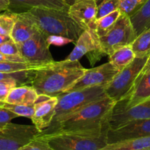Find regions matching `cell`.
Returning <instances> with one entry per match:
<instances>
[{
    "label": "cell",
    "mask_w": 150,
    "mask_h": 150,
    "mask_svg": "<svg viewBox=\"0 0 150 150\" xmlns=\"http://www.w3.org/2000/svg\"><path fill=\"white\" fill-rule=\"evenodd\" d=\"M0 107L9 110L18 117H26L31 119L34 114V104L32 105H17L6 102H0Z\"/></svg>",
    "instance_id": "d4e9b609"
},
{
    "label": "cell",
    "mask_w": 150,
    "mask_h": 150,
    "mask_svg": "<svg viewBox=\"0 0 150 150\" xmlns=\"http://www.w3.org/2000/svg\"><path fill=\"white\" fill-rule=\"evenodd\" d=\"M10 39V36H6V35H0V45H1V44H2L3 42L9 40Z\"/></svg>",
    "instance_id": "74e56055"
},
{
    "label": "cell",
    "mask_w": 150,
    "mask_h": 150,
    "mask_svg": "<svg viewBox=\"0 0 150 150\" xmlns=\"http://www.w3.org/2000/svg\"><path fill=\"white\" fill-rule=\"evenodd\" d=\"M106 86H95L85 88L79 90L65 92L57 96L58 102L55 108L53 120L48 128L39 135L49 134L53 130L74 114L77 112L89 103L99 100L107 96L105 94Z\"/></svg>",
    "instance_id": "5b68a950"
},
{
    "label": "cell",
    "mask_w": 150,
    "mask_h": 150,
    "mask_svg": "<svg viewBox=\"0 0 150 150\" xmlns=\"http://www.w3.org/2000/svg\"><path fill=\"white\" fill-rule=\"evenodd\" d=\"M147 0H119V10L130 17L138 11Z\"/></svg>",
    "instance_id": "4316f807"
},
{
    "label": "cell",
    "mask_w": 150,
    "mask_h": 150,
    "mask_svg": "<svg viewBox=\"0 0 150 150\" xmlns=\"http://www.w3.org/2000/svg\"><path fill=\"white\" fill-rule=\"evenodd\" d=\"M115 104L116 102L107 96L91 103L65 120L51 133L98 130L110 127V119Z\"/></svg>",
    "instance_id": "3957f363"
},
{
    "label": "cell",
    "mask_w": 150,
    "mask_h": 150,
    "mask_svg": "<svg viewBox=\"0 0 150 150\" xmlns=\"http://www.w3.org/2000/svg\"><path fill=\"white\" fill-rule=\"evenodd\" d=\"M120 70L110 62L92 69H86L85 73L66 92L79 90L95 86H107Z\"/></svg>",
    "instance_id": "8fae6325"
},
{
    "label": "cell",
    "mask_w": 150,
    "mask_h": 150,
    "mask_svg": "<svg viewBox=\"0 0 150 150\" xmlns=\"http://www.w3.org/2000/svg\"><path fill=\"white\" fill-rule=\"evenodd\" d=\"M119 9V0H102L97 6L96 20Z\"/></svg>",
    "instance_id": "83f0119b"
},
{
    "label": "cell",
    "mask_w": 150,
    "mask_h": 150,
    "mask_svg": "<svg viewBox=\"0 0 150 150\" xmlns=\"http://www.w3.org/2000/svg\"><path fill=\"white\" fill-rule=\"evenodd\" d=\"M149 54L143 57H135L129 65L120 70L112 81L105 86L106 95L116 103L123 100L133 87Z\"/></svg>",
    "instance_id": "8992f818"
},
{
    "label": "cell",
    "mask_w": 150,
    "mask_h": 150,
    "mask_svg": "<svg viewBox=\"0 0 150 150\" xmlns=\"http://www.w3.org/2000/svg\"><path fill=\"white\" fill-rule=\"evenodd\" d=\"M150 136V119L129 122L116 128H109L107 133V144L126 139Z\"/></svg>",
    "instance_id": "7c38bea8"
},
{
    "label": "cell",
    "mask_w": 150,
    "mask_h": 150,
    "mask_svg": "<svg viewBox=\"0 0 150 150\" xmlns=\"http://www.w3.org/2000/svg\"><path fill=\"white\" fill-rule=\"evenodd\" d=\"M137 36L150 28V0H147L142 7L129 17Z\"/></svg>",
    "instance_id": "ffe728a7"
},
{
    "label": "cell",
    "mask_w": 150,
    "mask_h": 150,
    "mask_svg": "<svg viewBox=\"0 0 150 150\" xmlns=\"http://www.w3.org/2000/svg\"><path fill=\"white\" fill-rule=\"evenodd\" d=\"M108 57L109 62L119 70H121L133 61L135 54L131 45H128L116 50Z\"/></svg>",
    "instance_id": "7402d4cb"
},
{
    "label": "cell",
    "mask_w": 150,
    "mask_h": 150,
    "mask_svg": "<svg viewBox=\"0 0 150 150\" xmlns=\"http://www.w3.org/2000/svg\"><path fill=\"white\" fill-rule=\"evenodd\" d=\"M110 127L92 130L59 131L39 135L48 141L54 150H100L107 144Z\"/></svg>",
    "instance_id": "277c9868"
},
{
    "label": "cell",
    "mask_w": 150,
    "mask_h": 150,
    "mask_svg": "<svg viewBox=\"0 0 150 150\" xmlns=\"http://www.w3.org/2000/svg\"><path fill=\"white\" fill-rule=\"evenodd\" d=\"M85 70L79 60L54 61L34 70L31 86L38 95L57 97L65 93Z\"/></svg>",
    "instance_id": "6da1fadb"
},
{
    "label": "cell",
    "mask_w": 150,
    "mask_h": 150,
    "mask_svg": "<svg viewBox=\"0 0 150 150\" xmlns=\"http://www.w3.org/2000/svg\"><path fill=\"white\" fill-rule=\"evenodd\" d=\"M97 2L96 0H78L70 5L68 13L83 30L96 27Z\"/></svg>",
    "instance_id": "4fadbf2b"
},
{
    "label": "cell",
    "mask_w": 150,
    "mask_h": 150,
    "mask_svg": "<svg viewBox=\"0 0 150 150\" xmlns=\"http://www.w3.org/2000/svg\"><path fill=\"white\" fill-rule=\"evenodd\" d=\"M20 55L34 69L54 62L48 39L39 31L25 42L18 45Z\"/></svg>",
    "instance_id": "ba28073f"
},
{
    "label": "cell",
    "mask_w": 150,
    "mask_h": 150,
    "mask_svg": "<svg viewBox=\"0 0 150 150\" xmlns=\"http://www.w3.org/2000/svg\"><path fill=\"white\" fill-rule=\"evenodd\" d=\"M76 1H78V0H66V2L68 5L70 6V5H71L72 4H74V3ZM96 1L97 4H99L101 1H102V0H96Z\"/></svg>",
    "instance_id": "f35d334b"
},
{
    "label": "cell",
    "mask_w": 150,
    "mask_h": 150,
    "mask_svg": "<svg viewBox=\"0 0 150 150\" xmlns=\"http://www.w3.org/2000/svg\"><path fill=\"white\" fill-rule=\"evenodd\" d=\"M138 150H150V148H149V149H138Z\"/></svg>",
    "instance_id": "ab89813d"
},
{
    "label": "cell",
    "mask_w": 150,
    "mask_h": 150,
    "mask_svg": "<svg viewBox=\"0 0 150 150\" xmlns=\"http://www.w3.org/2000/svg\"><path fill=\"white\" fill-rule=\"evenodd\" d=\"M149 148L150 136H146L107 144L100 150H138Z\"/></svg>",
    "instance_id": "44dd1931"
},
{
    "label": "cell",
    "mask_w": 150,
    "mask_h": 150,
    "mask_svg": "<svg viewBox=\"0 0 150 150\" xmlns=\"http://www.w3.org/2000/svg\"><path fill=\"white\" fill-rule=\"evenodd\" d=\"M150 98V73L137 79L133 87L121 100L116 103L113 109H126Z\"/></svg>",
    "instance_id": "2e32d148"
},
{
    "label": "cell",
    "mask_w": 150,
    "mask_h": 150,
    "mask_svg": "<svg viewBox=\"0 0 150 150\" xmlns=\"http://www.w3.org/2000/svg\"><path fill=\"white\" fill-rule=\"evenodd\" d=\"M136 38L129 17L121 13L113 27L99 38V41L104 54L109 56L125 45H131Z\"/></svg>",
    "instance_id": "52a82bcc"
},
{
    "label": "cell",
    "mask_w": 150,
    "mask_h": 150,
    "mask_svg": "<svg viewBox=\"0 0 150 150\" xmlns=\"http://www.w3.org/2000/svg\"><path fill=\"white\" fill-rule=\"evenodd\" d=\"M148 73H150V54L149 56V58L148 59H147L146 63V64L144 65V68L142 69V70H141V73H140L138 78L141 77V76H144V75L148 74Z\"/></svg>",
    "instance_id": "d590c367"
},
{
    "label": "cell",
    "mask_w": 150,
    "mask_h": 150,
    "mask_svg": "<svg viewBox=\"0 0 150 150\" xmlns=\"http://www.w3.org/2000/svg\"><path fill=\"white\" fill-rule=\"evenodd\" d=\"M135 57H143L150 54V28L137 36L131 44Z\"/></svg>",
    "instance_id": "603a6c76"
},
{
    "label": "cell",
    "mask_w": 150,
    "mask_h": 150,
    "mask_svg": "<svg viewBox=\"0 0 150 150\" xmlns=\"http://www.w3.org/2000/svg\"><path fill=\"white\" fill-rule=\"evenodd\" d=\"M38 29L26 18L19 13L16 14V21L10 37L17 45L30 38L38 32Z\"/></svg>",
    "instance_id": "ac0fdd59"
},
{
    "label": "cell",
    "mask_w": 150,
    "mask_h": 150,
    "mask_svg": "<svg viewBox=\"0 0 150 150\" xmlns=\"http://www.w3.org/2000/svg\"><path fill=\"white\" fill-rule=\"evenodd\" d=\"M70 6L66 0H9L7 11L13 13H25L35 7L50 8L68 11Z\"/></svg>",
    "instance_id": "e0dca14e"
},
{
    "label": "cell",
    "mask_w": 150,
    "mask_h": 150,
    "mask_svg": "<svg viewBox=\"0 0 150 150\" xmlns=\"http://www.w3.org/2000/svg\"><path fill=\"white\" fill-rule=\"evenodd\" d=\"M147 119H150V98L126 109H113L110 127L116 128L133 120Z\"/></svg>",
    "instance_id": "9a60e30c"
},
{
    "label": "cell",
    "mask_w": 150,
    "mask_h": 150,
    "mask_svg": "<svg viewBox=\"0 0 150 150\" xmlns=\"http://www.w3.org/2000/svg\"><path fill=\"white\" fill-rule=\"evenodd\" d=\"M16 117H18V116L14 113L0 107V130Z\"/></svg>",
    "instance_id": "836d02e7"
},
{
    "label": "cell",
    "mask_w": 150,
    "mask_h": 150,
    "mask_svg": "<svg viewBox=\"0 0 150 150\" xmlns=\"http://www.w3.org/2000/svg\"><path fill=\"white\" fill-rule=\"evenodd\" d=\"M39 134L34 125L9 122L0 130V150H19Z\"/></svg>",
    "instance_id": "9c48e42d"
},
{
    "label": "cell",
    "mask_w": 150,
    "mask_h": 150,
    "mask_svg": "<svg viewBox=\"0 0 150 150\" xmlns=\"http://www.w3.org/2000/svg\"><path fill=\"white\" fill-rule=\"evenodd\" d=\"M35 70L26 63L9 62H0V72L1 73H18V72L28 71Z\"/></svg>",
    "instance_id": "f546056e"
},
{
    "label": "cell",
    "mask_w": 150,
    "mask_h": 150,
    "mask_svg": "<svg viewBox=\"0 0 150 150\" xmlns=\"http://www.w3.org/2000/svg\"><path fill=\"white\" fill-rule=\"evenodd\" d=\"M121 14V13L119 9V10H115L113 13L96 20V31L99 38L104 36L113 27Z\"/></svg>",
    "instance_id": "cb8c5ba5"
},
{
    "label": "cell",
    "mask_w": 150,
    "mask_h": 150,
    "mask_svg": "<svg viewBox=\"0 0 150 150\" xmlns=\"http://www.w3.org/2000/svg\"><path fill=\"white\" fill-rule=\"evenodd\" d=\"M34 76V70L28 71L18 72V73H1L0 72V81L6 79H16L22 85L31 83Z\"/></svg>",
    "instance_id": "f1b7e54d"
},
{
    "label": "cell",
    "mask_w": 150,
    "mask_h": 150,
    "mask_svg": "<svg viewBox=\"0 0 150 150\" xmlns=\"http://www.w3.org/2000/svg\"><path fill=\"white\" fill-rule=\"evenodd\" d=\"M0 53L4 55L12 56V57L21 56L18 45L11 38L0 45Z\"/></svg>",
    "instance_id": "d6a6232c"
},
{
    "label": "cell",
    "mask_w": 150,
    "mask_h": 150,
    "mask_svg": "<svg viewBox=\"0 0 150 150\" xmlns=\"http://www.w3.org/2000/svg\"><path fill=\"white\" fill-rule=\"evenodd\" d=\"M16 18V13L4 11L0 14V35L10 36Z\"/></svg>",
    "instance_id": "484cf974"
},
{
    "label": "cell",
    "mask_w": 150,
    "mask_h": 150,
    "mask_svg": "<svg viewBox=\"0 0 150 150\" xmlns=\"http://www.w3.org/2000/svg\"><path fill=\"white\" fill-rule=\"evenodd\" d=\"M9 7V0H0V12L7 11Z\"/></svg>",
    "instance_id": "8d00e7d4"
},
{
    "label": "cell",
    "mask_w": 150,
    "mask_h": 150,
    "mask_svg": "<svg viewBox=\"0 0 150 150\" xmlns=\"http://www.w3.org/2000/svg\"><path fill=\"white\" fill-rule=\"evenodd\" d=\"M19 86H22V84L16 79H6L0 81V102H4L10 91Z\"/></svg>",
    "instance_id": "1f68e13d"
},
{
    "label": "cell",
    "mask_w": 150,
    "mask_h": 150,
    "mask_svg": "<svg viewBox=\"0 0 150 150\" xmlns=\"http://www.w3.org/2000/svg\"><path fill=\"white\" fill-rule=\"evenodd\" d=\"M20 14L26 18L47 39L62 38L76 42L84 31L66 10L35 7Z\"/></svg>",
    "instance_id": "7a4b0ae2"
},
{
    "label": "cell",
    "mask_w": 150,
    "mask_h": 150,
    "mask_svg": "<svg viewBox=\"0 0 150 150\" xmlns=\"http://www.w3.org/2000/svg\"><path fill=\"white\" fill-rule=\"evenodd\" d=\"M38 98V94L32 86H16L9 93L4 102L17 105H32Z\"/></svg>",
    "instance_id": "d6986e66"
},
{
    "label": "cell",
    "mask_w": 150,
    "mask_h": 150,
    "mask_svg": "<svg viewBox=\"0 0 150 150\" xmlns=\"http://www.w3.org/2000/svg\"><path fill=\"white\" fill-rule=\"evenodd\" d=\"M0 62H20L26 63L21 56L18 57H12V56H7L0 53Z\"/></svg>",
    "instance_id": "e575fe53"
},
{
    "label": "cell",
    "mask_w": 150,
    "mask_h": 150,
    "mask_svg": "<svg viewBox=\"0 0 150 150\" xmlns=\"http://www.w3.org/2000/svg\"><path fill=\"white\" fill-rule=\"evenodd\" d=\"M19 150H54L42 136H37Z\"/></svg>",
    "instance_id": "4dcf8cb0"
},
{
    "label": "cell",
    "mask_w": 150,
    "mask_h": 150,
    "mask_svg": "<svg viewBox=\"0 0 150 150\" xmlns=\"http://www.w3.org/2000/svg\"><path fill=\"white\" fill-rule=\"evenodd\" d=\"M86 55L90 64L94 66L101 57L106 55L101 47L99 37L97 35L96 29L84 30L76 41L73 51L66 59L76 61Z\"/></svg>",
    "instance_id": "30bf717a"
},
{
    "label": "cell",
    "mask_w": 150,
    "mask_h": 150,
    "mask_svg": "<svg viewBox=\"0 0 150 150\" xmlns=\"http://www.w3.org/2000/svg\"><path fill=\"white\" fill-rule=\"evenodd\" d=\"M57 102V97L38 95L34 103V114L31 120L40 133L48 128L51 125Z\"/></svg>",
    "instance_id": "5bb4252c"
}]
</instances>
